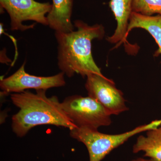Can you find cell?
<instances>
[{"mask_svg":"<svg viewBox=\"0 0 161 161\" xmlns=\"http://www.w3.org/2000/svg\"><path fill=\"white\" fill-rule=\"evenodd\" d=\"M46 90L26 91L10 95L12 102L19 109L12 116L13 131L19 137L25 136L32 128L42 125H53L68 128H77L66 115L57 96H47Z\"/></svg>","mask_w":161,"mask_h":161,"instance_id":"7a4b0ae2","label":"cell"},{"mask_svg":"<svg viewBox=\"0 0 161 161\" xmlns=\"http://www.w3.org/2000/svg\"><path fill=\"white\" fill-rule=\"evenodd\" d=\"M132 10L144 15L161 14V0H133Z\"/></svg>","mask_w":161,"mask_h":161,"instance_id":"7c38bea8","label":"cell"},{"mask_svg":"<svg viewBox=\"0 0 161 161\" xmlns=\"http://www.w3.org/2000/svg\"><path fill=\"white\" fill-rule=\"evenodd\" d=\"M0 4L9 15L11 30L24 31L34 27L35 24L23 25V22L26 21L48 26L47 16L52 7L49 3H39L35 0H0Z\"/></svg>","mask_w":161,"mask_h":161,"instance_id":"5b68a950","label":"cell"},{"mask_svg":"<svg viewBox=\"0 0 161 161\" xmlns=\"http://www.w3.org/2000/svg\"><path fill=\"white\" fill-rule=\"evenodd\" d=\"M132 161H155L154 160L150 158L149 159H145L143 158H137L135 159L132 160Z\"/></svg>","mask_w":161,"mask_h":161,"instance_id":"4fadbf2b","label":"cell"},{"mask_svg":"<svg viewBox=\"0 0 161 161\" xmlns=\"http://www.w3.org/2000/svg\"><path fill=\"white\" fill-rule=\"evenodd\" d=\"M75 0H53L51 10L47 16L48 26L55 31L69 32L75 30L71 20Z\"/></svg>","mask_w":161,"mask_h":161,"instance_id":"ba28073f","label":"cell"},{"mask_svg":"<svg viewBox=\"0 0 161 161\" xmlns=\"http://www.w3.org/2000/svg\"><path fill=\"white\" fill-rule=\"evenodd\" d=\"M133 0H111L109 7L115 17L117 26L115 32L107 40L112 43L124 42L127 38V30L132 12Z\"/></svg>","mask_w":161,"mask_h":161,"instance_id":"9c48e42d","label":"cell"},{"mask_svg":"<svg viewBox=\"0 0 161 161\" xmlns=\"http://www.w3.org/2000/svg\"><path fill=\"white\" fill-rule=\"evenodd\" d=\"M74 26L77 30L69 32L55 31L59 69L69 78L75 74L83 77L92 74L102 75L93 59L92 42L95 39H103V26L101 24L90 26L80 20H75Z\"/></svg>","mask_w":161,"mask_h":161,"instance_id":"6da1fadb","label":"cell"},{"mask_svg":"<svg viewBox=\"0 0 161 161\" xmlns=\"http://www.w3.org/2000/svg\"><path fill=\"white\" fill-rule=\"evenodd\" d=\"M141 28L147 31L155 40L158 49L154 56L161 55V14L147 16L132 12L129 22L127 35L132 29Z\"/></svg>","mask_w":161,"mask_h":161,"instance_id":"30bf717a","label":"cell"},{"mask_svg":"<svg viewBox=\"0 0 161 161\" xmlns=\"http://www.w3.org/2000/svg\"><path fill=\"white\" fill-rule=\"evenodd\" d=\"M86 89L88 95L95 99L112 115H119L128 111L123 93L113 80L103 75L92 74L86 77Z\"/></svg>","mask_w":161,"mask_h":161,"instance_id":"8992f818","label":"cell"},{"mask_svg":"<svg viewBox=\"0 0 161 161\" xmlns=\"http://www.w3.org/2000/svg\"><path fill=\"white\" fill-rule=\"evenodd\" d=\"M146 136H140L133 146L132 151L145 153L144 156L155 161H161V125L147 131Z\"/></svg>","mask_w":161,"mask_h":161,"instance_id":"8fae6325","label":"cell"},{"mask_svg":"<svg viewBox=\"0 0 161 161\" xmlns=\"http://www.w3.org/2000/svg\"><path fill=\"white\" fill-rule=\"evenodd\" d=\"M61 104L66 115L77 128L98 130L99 127L108 126L112 123V115L89 96H69Z\"/></svg>","mask_w":161,"mask_h":161,"instance_id":"277c9868","label":"cell"},{"mask_svg":"<svg viewBox=\"0 0 161 161\" xmlns=\"http://www.w3.org/2000/svg\"><path fill=\"white\" fill-rule=\"evenodd\" d=\"M25 61L20 68L11 76L1 79L0 88L3 93H20L30 89L47 91L51 88L65 86V75L63 72L49 77L31 75L25 71Z\"/></svg>","mask_w":161,"mask_h":161,"instance_id":"52a82bcc","label":"cell"},{"mask_svg":"<svg viewBox=\"0 0 161 161\" xmlns=\"http://www.w3.org/2000/svg\"><path fill=\"white\" fill-rule=\"evenodd\" d=\"M161 125V119L153 120L128 132L118 134H108L98 130L76 128L70 130L72 138L85 145L89 154L90 161H101L112 150L122 145L133 136Z\"/></svg>","mask_w":161,"mask_h":161,"instance_id":"3957f363","label":"cell"}]
</instances>
